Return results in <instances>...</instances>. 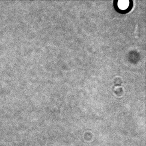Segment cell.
<instances>
[{
    "label": "cell",
    "mask_w": 146,
    "mask_h": 146,
    "mask_svg": "<svg viewBox=\"0 0 146 146\" xmlns=\"http://www.w3.org/2000/svg\"><path fill=\"white\" fill-rule=\"evenodd\" d=\"M118 7L121 10H125L128 8L129 5V1L126 0H121L118 1Z\"/></svg>",
    "instance_id": "cell-1"
}]
</instances>
